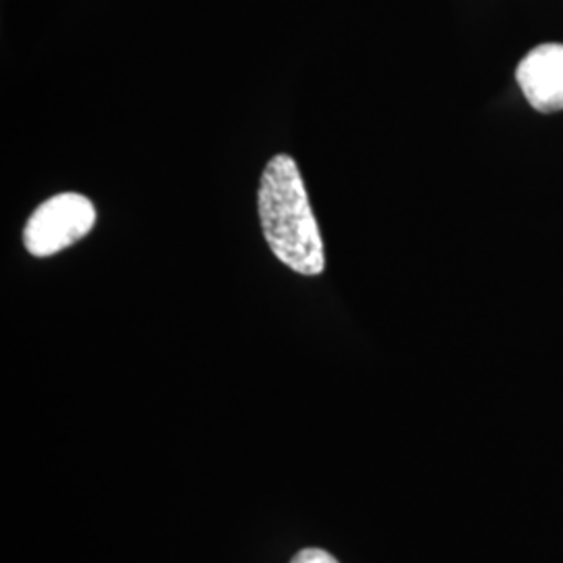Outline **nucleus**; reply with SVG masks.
I'll return each instance as SVG.
<instances>
[{
    "mask_svg": "<svg viewBox=\"0 0 563 563\" xmlns=\"http://www.w3.org/2000/svg\"><path fill=\"white\" fill-rule=\"evenodd\" d=\"M290 563H339L334 555H330L328 551L322 549H302L301 553L295 555V560Z\"/></svg>",
    "mask_w": 563,
    "mask_h": 563,
    "instance_id": "obj_4",
    "label": "nucleus"
},
{
    "mask_svg": "<svg viewBox=\"0 0 563 563\" xmlns=\"http://www.w3.org/2000/svg\"><path fill=\"white\" fill-rule=\"evenodd\" d=\"M97 223L95 205L78 192H63L32 213L23 242L34 257H51L81 241Z\"/></svg>",
    "mask_w": 563,
    "mask_h": 563,
    "instance_id": "obj_2",
    "label": "nucleus"
},
{
    "mask_svg": "<svg viewBox=\"0 0 563 563\" xmlns=\"http://www.w3.org/2000/svg\"><path fill=\"white\" fill-rule=\"evenodd\" d=\"M516 80L537 111H563V44L547 42L532 48L520 60Z\"/></svg>",
    "mask_w": 563,
    "mask_h": 563,
    "instance_id": "obj_3",
    "label": "nucleus"
},
{
    "mask_svg": "<svg viewBox=\"0 0 563 563\" xmlns=\"http://www.w3.org/2000/svg\"><path fill=\"white\" fill-rule=\"evenodd\" d=\"M263 234L276 260L302 276L325 269L323 241L297 162L278 155L267 163L260 186Z\"/></svg>",
    "mask_w": 563,
    "mask_h": 563,
    "instance_id": "obj_1",
    "label": "nucleus"
}]
</instances>
